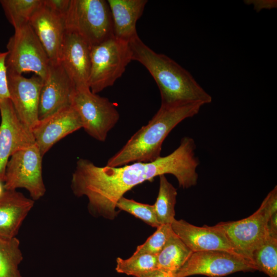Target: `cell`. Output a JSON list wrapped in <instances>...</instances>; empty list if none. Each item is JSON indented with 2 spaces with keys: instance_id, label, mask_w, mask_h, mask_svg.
<instances>
[{
  "instance_id": "9a60e30c",
  "label": "cell",
  "mask_w": 277,
  "mask_h": 277,
  "mask_svg": "<svg viewBox=\"0 0 277 277\" xmlns=\"http://www.w3.org/2000/svg\"><path fill=\"white\" fill-rule=\"evenodd\" d=\"M90 50L91 47L83 38L66 29L59 62L76 88L88 87Z\"/></svg>"
},
{
  "instance_id": "3957f363",
  "label": "cell",
  "mask_w": 277,
  "mask_h": 277,
  "mask_svg": "<svg viewBox=\"0 0 277 277\" xmlns=\"http://www.w3.org/2000/svg\"><path fill=\"white\" fill-rule=\"evenodd\" d=\"M129 44L132 60L143 65L155 81L160 90L161 104L194 102L205 105L212 102L211 96L189 72L175 61L154 51L138 36Z\"/></svg>"
},
{
  "instance_id": "9c48e42d",
  "label": "cell",
  "mask_w": 277,
  "mask_h": 277,
  "mask_svg": "<svg viewBox=\"0 0 277 277\" xmlns=\"http://www.w3.org/2000/svg\"><path fill=\"white\" fill-rule=\"evenodd\" d=\"M42 157L36 143L13 153L6 167L4 188H25L33 201L43 197L46 188L42 176Z\"/></svg>"
},
{
  "instance_id": "d6a6232c",
  "label": "cell",
  "mask_w": 277,
  "mask_h": 277,
  "mask_svg": "<svg viewBox=\"0 0 277 277\" xmlns=\"http://www.w3.org/2000/svg\"><path fill=\"white\" fill-rule=\"evenodd\" d=\"M3 192H4L3 188L2 185L1 184V181H0V196L3 194Z\"/></svg>"
},
{
  "instance_id": "f546056e",
  "label": "cell",
  "mask_w": 277,
  "mask_h": 277,
  "mask_svg": "<svg viewBox=\"0 0 277 277\" xmlns=\"http://www.w3.org/2000/svg\"><path fill=\"white\" fill-rule=\"evenodd\" d=\"M246 3L252 4L254 9L259 12L262 9H270L276 7V1H246Z\"/></svg>"
},
{
  "instance_id": "ffe728a7",
  "label": "cell",
  "mask_w": 277,
  "mask_h": 277,
  "mask_svg": "<svg viewBox=\"0 0 277 277\" xmlns=\"http://www.w3.org/2000/svg\"><path fill=\"white\" fill-rule=\"evenodd\" d=\"M192 252L173 232L157 255V268L175 274Z\"/></svg>"
},
{
  "instance_id": "8fae6325",
  "label": "cell",
  "mask_w": 277,
  "mask_h": 277,
  "mask_svg": "<svg viewBox=\"0 0 277 277\" xmlns=\"http://www.w3.org/2000/svg\"><path fill=\"white\" fill-rule=\"evenodd\" d=\"M0 181L4 182L11 156L35 141L32 130L19 119L9 98L0 101Z\"/></svg>"
},
{
  "instance_id": "2e32d148",
  "label": "cell",
  "mask_w": 277,
  "mask_h": 277,
  "mask_svg": "<svg viewBox=\"0 0 277 277\" xmlns=\"http://www.w3.org/2000/svg\"><path fill=\"white\" fill-rule=\"evenodd\" d=\"M171 226L173 232L193 252L220 250L234 253L225 233L217 225L199 227L175 219Z\"/></svg>"
},
{
  "instance_id": "484cf974",
  "label": "cell",
  "mask_w": 277,
  "mask_h": 277,
  "mask_svg": "<svg viewBox=\"0 0 277 277\" xmlns=\"http://www.w3.org/2000/svg\"><path fill=\"white\" fill-rule=\"evenodd\" d=\"M116 207L142 220L152 227L157 228L161 225L157 221L153 205L139 203L123 196L117 201Z\"/></svg>"
},
{
  "instance_id": "ac0fdd59",
  "label": "cell",
  "mask_w": 277,
  "mask_h": 277,
  "mask_svg": "<svg viewBox=\"0 0 277 277\" xmlns=\"http://www.w3.org/2000/svg\"><path fill=\"white\" fill-rule=\"evenodd\" d=\"M34 201L16 190H6L0 196V236L16 237L34 206Z\"/></svg>"
},
{
  "instance_id": "7c38bea8",
  "label": "cell",
  "mask_w": 277,
  "mask_h": 277,
  "mask_svg": "<svg viewBox=\"0 0 277 277\" xmlns=\"http://www.w3.org/2000/svg\"><path fill=\"white\" fill-rule=\"evenodd\" d=\"M7 76L9 99L19 119L32 130L39 121V101L44 80L36 75L26 78L10 71Z\"/></svg>"
},
{
  "instance_id": "44dd1931",
  "label": "cell",
  "mask_w": 277,
  "mask_h": 277,
  "mask_svg": "<svg viewBox=\"0 0 277 277\" xmlns=\"http://www.w3.org/2000/svg\"><path fill=\"white\" fill-rule=\"evenodd\" d=\"M19 246L16 237L0 236V277H23L18 269L23 259Z\"/></svg>"
},
{
  "instance_id": "d6986e66",
  "label": "cell",
  "mask_w": 277,
  "mask_h": 277,
  "mask_svg": "<svg viewBox=\"0 0 277 277\" xmlns=\"http://www.w3.org/2000/svg\"><path fill=\"white\" fill-rule=\"evenodd\" d=\"M114 36L129 42L137 35L136 24L142 16L147 0H108Z\"/></svg>"
},
{
  "instance_id": "52a82bcc",
  "label": "cell",
  "mask_w": 277,
  "mask_h": 277,
  "mask_svg": "<svg viewBox=\"0 0 277 277\" xmlns=\"http://www.w3.org/2000/svg\"><path fill=\"white\" fill-rule=\"evenodd\" d=\"M71 105L78 114L82 128L91 137L105 142L120 119L114 103L93 93L88 87L76 88Z\"/></svg>"
},
{
  "instance_id": "cb8c5ba5",
  "label": "cell",
  "mask_w": 277,
  "mask_h": 277,
  "mask_svg": "<svg viewBox=\"0 0 277 277\" xmlns=\"http://www.w3.org/2000/svg\"><path fill=\"white\" fill-rule=\"evenodd\" d=\"M252 263L256 270L277 277V239L268 235L253 252Z\"/></svg>"
},
{
  "instance_id": "e0dca14e",
  "label": "cell",
  "mask_w": 277,
  "mask_h": 277,
  "mask_svg": "<svg viewBox=\"0 0 277 277\" xmlns=\"http://www.w3.org/2000/svg\"><path fill=\"white\" fill-rule=\"evenodd\" d=\"M29 25L50 61L58 62L66 26L65 17L43 4L31 18Z\"/></svg>"
},
{
  "instance_id": "d4e9b609",
  "label": "cell",
  "mask_w": 277,
  "mask_h": 277,
  "mask_svg": "<svg viewBox=\"0 0 277 277\" xmlns=\"http://www.w3.org/2000/svg\"><path fill=\"white\" fill-rule=\"evenodd\" d=\"M157 268V255L148 254H133L130 258L116 259V272L137 277Z\"/></svg>"
},
{
  "instance_id": "7a4b0ae2",
  "label": "cell",
  "mask_w": 277,
  "mask_h": 277,
  "mask_svg": "<svg viewBox=\"0 0 277 277\" xmlns=\"http://www.w3.org/2000/svg\"><path fill=\"white\" fill-rule=\"evenodd\" d=\"M203 103L194 102L161 104L148 124L142 127L115 154L107 166L119 167L134 162H150L161 157L162 144L183 120L196 115Z\"/></svg>"
},
{
  "instance_id": "8992f818",
  "label": "cell",
  "mask_w": 277,
  "mask_h": 277,
  "mask_svg": "<svg viewBox=\"0 0 277 277\" xmlns=\"http://www.w3.org/2000/svg\"><path fill=\"white\" fill-rule=\"evenodd\" d=\"M90 61L88 85L93 93L97 94L112 86L132 61L129 42L113 36L91 47Z\"/></svg>"
},
{
  "instance_id": "83f0119b",
  "label": "cell",
  "mask_w": 277,
  "mask_h": 277,
  "mask_svg": "<svg viewBox=\"0 0 277 277\" xmlns=\"http://www.w3.org/2000/svg\"><path fill=\"white\" fill-rule=\"evenodd\" d=\"M7 52L0 51V101L9 98L8 88Z\"/></svg>"
},
{
  "instance_id": "4fadbf2b",
  "label": "cell",
  "mask_w": 277,
  "mask_h": 277,
  "mask_svg": "<svg viewBox=\"0 0 277 277\" xmlns=\"http://www.w3.org/2000/svg\"><path fill=\"white\" fill-rule=\"evenodd\" d=\"M76 87L60 62L50 61L41 89L38 120H43L71 106Z\"/></svg>"
},
{
  "instance_id": "ba28073f",
  "label": "cell",
  "mask_w": 277,
  "mask_h": 277,
  "mask_svg": "<svg viewBox=\"0 0 277 277\" xmlns=\"http://www.w3.org/2000/svg\"><path fill=\"white\" fill-rule=\"evenodd\" d=\"M7 44L8 71L32 72L44 80L50 61L29 24L14 29Z\"/></svg>"
},
{
  "instance_id": "603a6c76",
  "label": "cell",
  "mask_w": 277,
  "mask_h": 277,
  "mask_svg": "<svg viewBox=\"0 0 277 277\" xmlns=\"http://www.w3.org/2000/svg\"><path fill=\"white\" fill-rule=\"evenodd\" d=\"M5 15L14 29L29 24L43 0H0Z\"/></svg>"
},
{
  "instance_id": "5b68a950",
  "label": "cell",
  "mask_w": 277,
  "mask_h": 277,
  "mask_svg": "<svg viewBox=\"0 0 277 277\" xmlns=\"http://www.w3.org/2000/svg\"><path fill=\"white\" fill-rule=\"evenodd\" d=\"M65 22L66 30L78 34L91 47L114 36L107 1L70 0Z\"/></svg>"
},
{
  "instance_id": "7402d4cb",
  "label": "cell",
  "mask_w": 277,
  "mask_h": 277,
  "mask_svg": "<svg viewBox=\"0 0 277 277\" xmlns=\"http://www.w3.org/2000/svg\"><path fill=\"white\" fill-rule=\"evenodd\" d=\"M160 186L154 207L155 212L160 225L171 224L175 219L174 206L177 191L165 175L160 176Z\"/></svg>"
},
{
  "instance_id": "4316f807",
  "label": "cell",
  "mask_w": 277,
  "mask_h": 277,
  "mask_svg": "<svg viewBox=\"0 0 277 277\" xmlns=\"http://www.w3.org/2000/svg\"><path fill=\"white\" fill-rule=\"evenodd\" d=\"M142 245L137 246L133 254L157 255L173 233L171 224L161 225Z\"/></svg>"
},
{
  "instance_id": "f1b7e54d",
  "label": "cell",
  "mask_w": 277,
  "mask_h": 277,
  "mask_svg": "<svg viewBox=\"0 0 277 277\" xmlns=\"http://www.w3.org/2000/svg\"><path fill=\"white\" fill-rule=\"evenodd\" d=\"M43 2L46 6L65 17L70 0H43Z\"/></svg>"
},
{
  "instance_id": "277c9868",
  "label": "cell",
  "mask_w": 277,
  "mask_h": 277,
  "mask_svg": "<svg viewBox=\"0 0 277 277\" xmlns=\"http://www.w3.org/2000/svg\"><path fill=\"white\" fill-rule=\"evenodd\" d=\"M275 212H277L276 186L250 216L239 221L220 222L216 225L225 233L234 253L252 264V253L268 236V221L270 216Z\"/></svg>"
},
{
  "instance_id": "6da1fadb",
  "label": "cell",
  "mask_w": 277,
  "mask_h": 277,
  "mask_svg": "<svg viewBox=\"0 0 277 277\" xmlns=\"http://www.w3.org/2000/svg\"><path fill=\"white\" fill-rule=\"evenodd\" d=\"M194 140L185 136L170 154L150 162L100 167L87 159H80L72 175L71 187L76 196L87 197L88 208L93 214L113 219L118 213L116 205L119 199L145 181L170 174L184 189L196 185L200 164Z\"/></svg>"
},
{
  "instance_id": "4dcf8cb0",
  "label": "cell",
  "mask_w": 277,
  "mask_h": 277,
  "mask_svg": "<svg viewBox=\"0 0 277 277\" xmlns=\"http://www.w3.org/2000/svg\"><path fill=\"white\" fill-rule=\"evenodd\" d=\"M267 231L269 236L277 239V212L270 216L267 223Z\"/></svg>"
},
{
  "instance_id": "30bf717a",
  "label": "cell",
  "mask_w": 277,
  "mask_h": 277,
  "mask_svg": "<svg viewBox=\"0 0 277 277\" xmlns=\"http://www.w3.org/2000/svg\"><path fill=\"white\" fill-rule=\"evenodd\" d=\"M254 270L255 268L251 263L234 253L212 250L192 252L175 276L222 277L236 272Z\"/></svg>"
},
{
  "instance_id": "5bb4252c",
  "label": "cell",
  "mask_w": 277,
  "mask_h": 277,
  "mask_svg": "<svg viewBox=\"0 0 277 277\" xmlns=\"http://www.w3.org/2000/svg\"><path fill=\"white\" fill-rule=\"evenodd\" d=\"M82 128L80 117L71 105L39 120L32 131L43 156L58 141Z\"/></svg>"
},
{
  "instance_id": "1f68e13d",
  "label": "cell",
  "mask_w": 277,
  "mask_h": 277,
  "mask_svg": "<svg viewBox=\"0 0 277 277\" xmlns=\"http://www.w3.org/2000/svg\"><path fill=\"white\" fill-rule=\"evenodd\" d=\"M137 277H176L175 274L160 269H155Z\"/></svg>"
}]
</instances>
